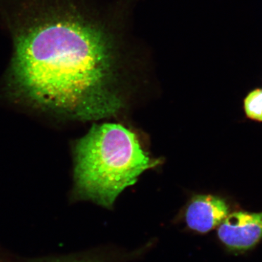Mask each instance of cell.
<instances>
[{
  "label": "cell",
  "instance_id": "277c9868",
  "mask_svg": "<svg viewBox=\"0 0 262 262\" xmlns=\"http://www.w3.org/2000/svg\"><path fill=\"white\" fill-rule=\"evenodd\" d=\"M229 215L225 200L213 195H196L189 202L185 213L189 229L207 233L220 226Z\"/></svg>",
  "mask_w": 262,
  "mask_h": 262
},
{
  "label": "cell",
  "instance_id": "5b68a950",
  "mask_svg": "<svg viewBox=\"0 0 262 262\" xmlns=\"http://www.w3.org/2000/svg\"><path fill=\"white\" fill-rule=\"evenodd\" d=\"M25 262H113L110 258L99 254L63 255V256H48L34 258Z\"/></svg>",
  "mask_w": 262,
  "mask_h": 262
},
{
  "label": "cell",
  "instance_id": "7a4b0ae2",
  "mask_svg": "<svg viewBox=\"0 0 262 262\" xmlns=\"http://www.w3.org/2000/svg\"><path fill=\"white\" fill-rule=\"evenodd\" d=\"M76 198L111 208L138 177L158 164L134 132L120 124H95L75 149Z\"/></svg>",
  "mask_w": 262,
  "mask_h": 262
},
{
  "label": "cell",
  "instance_id": "3957f363",
  "mask_svg": "<svg viewBox=\"0 0 262 262\" xmlns=\"http://www.w3.org/2000/svg\"><path fill=\"white\" fill-rule=\"evenodd\" d=\"M221 242L232 251H246L262 239V212L237 211L219 226Z\"/></svg>",
  "mask_w": 262,
  "mask_h": 262
},
{
  "label": "cell",
  "instance_id": "8992f818",
  "mask_svg": "<svg viewBox=\"0 0 262 262\" xmlns=\"http://www.w3.org/2000/svg\"><path fill=\"white\" fill-rule=\"evenodd\" d=\"M244 108L248 118L262 122V90L256 89L248 95Z\"/></svg>",
  "mask_w": 262,
  "mask_h": 262
},
{
  "label": "cell",
  "instance_id": "6da1fadb",
  "mask_svg": "<svg viewBox=\"0 0 262 262\" xmlns=\"http://www.w3.org/2000/svg\"><path fill=\"white\" fill-rule=\"evenodd\" d=\"M112 80L108 41L80 16L46 15L15 36L10 82L37 107L74 120L112 116L122 106Z\"/></svg>",
  "mask_w": 262,
  "mask_h": 262
}]
</instances>
